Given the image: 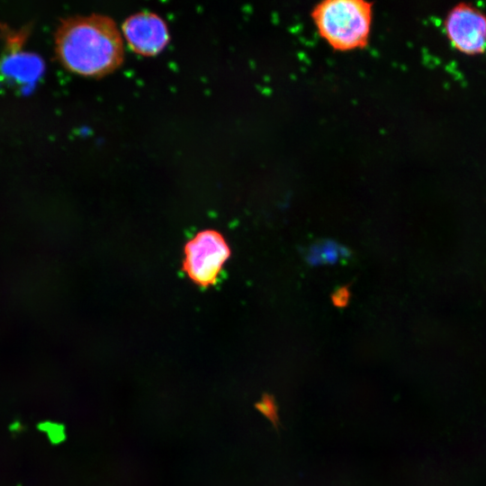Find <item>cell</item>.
<instances>
[{
  "mask_svg": "<svg viewBox=\"0 0 486 486\" xmlns=\"http://www.w3.org/2000/svg\"><path fill=\"white\" fill-rule=\"evenodd\" d=\"M230 256V249L220 233L202 230L185 245L184 270L195 284L207 287L217 281Z\"/></svg>",
  "mask_w": 486,
  "mask_h": 486,
  "instance_id": "3",
  "label": "cell"
},
{
  "mask_svg": "<svg viewBox=\"0 0 486 486\" xmlns=\"http://www.w3.org/2000/svg\"><path fill=\"white\" fill-rule=\"evenodd\" d=\"M55 51L68 70L94 77L115 70L124 55L114 21L102 14L63 20L55 33Z\"/></svg>",
  "mask_w": 486,
  "mask_h": 486,
  "instance_id": "1",
  "label": "cell"
},
{
  "mask_svg": "<svg viewBox=\"0 0 486 486\" xmlns=\"http://www.w3.org/2000/svg\"><path fill=\"white\" fill-rule=\"evenodd\" d=\"M444 33L451 46L466 56L486 51V14L478 7L459 3L446 14Z\"/></svg>",
  "mask_w": 486,
  "mask_h": 486,
  "instance_id": "4",
  "label": "cell"
},
{
  "mask_svg": "<svg viewBox=\"0 0 486 486\" xmlns=\"http://www.w3.org/2000/svg\"><path fill=\"white\" fill-rule=\"evenodd\" d=\"M310 17L321 39L340 52L364 49L372 31L374 4L364 0H325Z\"/></svg>",
  "mask_w": 486,
  "mask_h": 486,
  "instance_id": "2",
  "label": "cell"
},
{
  "mask_svg": "<svg viewBox=\"0 0 486 486\" xmlns=\"http://www.w3.org/2000/svg\"><path fill=\"white\" fill-rule=\"evenodd\" d=\"M256 409L262 413L267 419L271 421L273 426L277 429L279 426V417L277 405L274 398L267 393H264L261 400L255 404Z\"/></svg>",
  "mask_w": 486,
  "mask_h": 486,
  "instance_id": "7",
  "label": "cell"
},
{
  "mask_svg": "<svg viewBox=\"0 0 486 486\" xmlns=\"http://www.w3.org/2000/svg\"><path fill=\"white\" fill-rule=\"evenodd\" d=\"M348 299L349 292L348 289L346 287L338 290L332 296V301L334 304L338 307H343L346 305Z\"/></svg>",
  "mask_w": 486,
  "mask_h": 486,
  "instance_id": "8",
  "label": "cell"
},
{
  "mask_svg": "<svg viewBox=\"0 0 486 486\" xmlns=\"http://www.w3.org/2000/svg\"><path fill=\"white\" fill-rule=\"evenodd\" d=\"M122 32L131 50L143 56L158 54L169 40L166 22L148 11L129 16L122 24Z\"/></svg>",
  "mask_w": 486,
  "mask_h": 486,
  "instance_id": "6",
  "label": "cell"
},
{
  "mask_svg": "<svg viewBox=\"0 0 486 486\" xmlns=\"http://www.w3.org/2000/svg\"><path fill=\"white\" fill-rule=\"evenodd\" d=\"M0 30L6 50L0 59V72L21 85L32 86L43 74L45 64L39 55L22 50L30 27L14 30L3 24Z\"/></svg>",
  "mask_w": 486,
  "mask_h": 486,
  "instance_id": "5",
  "label": "cell"
}]
</instances>
